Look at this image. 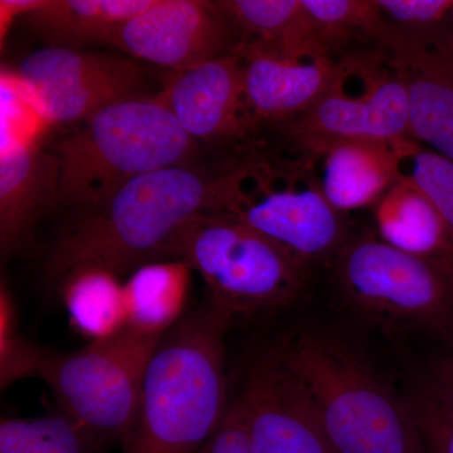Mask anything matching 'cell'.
I'll use <instances>...</instances> for the list:
<instances>
[{
	"label": "cell",
	"instance_id": "12",
	"mask_svg": "<svg viewBox=\"0 0 453 453\" xmlns=\"http://www.w3.org/2000/svg\"><path fill=\"white\" fill-rule=\"evenodd\" d=\"M240 396L253 453H335L311 395L275 348L253 362Z\"/></svg>",
	"mask_w": 453,
	"mask_h": 453
},
{
	"label": "cell",
	"instance_id": "16",
	"mask_svg": "<svg viewBox=\"0 0 453 453\" xmlns=\"http://www.w3.org/2000/svg\"><path fill=\"white\" fill-rule=\"evenodd\" d=\"M339 213L375 205L396 181L393 142L291 136Z\"/></svg>",
	"mask_w": 453,
	"mask_h": 453
},
{
	"label": "cell",
	"instance_id": "5",
	"mask_svg": "<svg viewBox=\"0 0 453 453\" xmlns=\"http://www.w3.org/2000/svg\"><path fill=\"white\" fill-rule=\"evenodd\" d=\"M165 259H183L201 275L207 301L235 319H253L299 299L308 267L228 211L190 220L172 238Z\"/></svg>",
	"mask_w": 453,
	"mask_h": 453
},
{
	"label": "cell",
	"instance_id": "20",
	"mask_svg": "<svg viewBox=\"0 0 453 453\" xmlns=\"http://www.w3.org/2000/svg\"><path fill=\"white\" fill-rule=\"evenodd\" d=\"M193 268L183 259H159L134 270L124 282L127 326L162 336L183 318Z\"/></svg>",
	"mask_w": 453,
	"mask_h": 453
},
{
	"label": "cell",
	"instance_id": "32",
	"mask_svg": "<svg viewBox=\"0 0 453 453\" xmlns=\"http://www.w3.org/2000/svg\"><path fill=\"white\" fill-rule=\"evenodd\" d=\"M198 453H208V452H207V451H205V449H199V452H198Z\"/></svg>",
	"mask_w": 453,
	"mask_h": 453
},
{
	"label": "cell",
	"instance_id": "19",
	"mask_svg": "<svg viewBox=\"0 0 453 453\" xmlns=\"http://www.w3.org/2000/svg\"><path fill=\"white\" fill-rule=\"evenodd\" d=\"M381 241L434 261L453 265V246L445 223L412 184L396 180L374 205Z\"/></svg>",
	"mask_w": 453,
	"mask_h": 453
},
{
	"label": "cell",
	"instance_id": "6",
	"mask_svg": "<svg viewBox=\"0 0 453 453\" xmlns=\"http://www.w3.org/2000/svg\"><path fill=\"white\" fill-rule=\"evenodd\" d=\"M336 283L357 316L389 329L453 338V265L359 238L338 252Z\"/></svg>",
	"mask_w": 453,
	"mask_h": 453
},
{
	"label": "cell",
	"instance_id": "8",
	"mask_svg": "<svg viewBox=\"0 0 453 453\" xmlns=\"http://www.w3.org/2000/svg\"><path fill=\"white\" fill-rule=\"evenodd\" d=\"M228 213L309 266L342 250L345 226L308 160L241 162Z\"/></svg>",
	"mask_w": 453,
	"mask_h": 453
},
{
	"label": "cell",
	"instance_id": "29",
	"mask_svg": "<svg viewBox=\"0 0 453 453\" xmlns=\"http://www.w3.org/2000/svg\"><path fill=\"white\" fill-rule=\"evenodd\" d=\"M47 0H0V44L4 49L12 27L17 20L40 11Z\"/></svg>",
	"mask_w": 453,
	"mask_h": 453
},
{
	"label": "cell",
	"instance_id": "17",
	"mask_svg": "<svg viewBox=\"0 0 453 453\" xmlns=\"http://www.w3.org/2000/svg\"><path fill=\"white\" fill-rule=\"evenodd\" d=\"M59 199V163L38 140L8 142L0 150V247L19 251L38 220Z\"/></svg>",
	"mask_w": 453,
	"mask_h": 453
},
{
	"label": "cell",
	"instance_id": "26",
	"mask_svg": "<svg viewBox=\"0 0 453 453\" xmlns=\"http://www.w3.org/2000/svg\"><path fill=\"white\" fill-rule=\"evenodd\" d=\"M47 351L35 347L19 333L18 311L8 283L0 285V384L5 389L40 371Z\"/></svg>",
	"mask_w": 453,
	"mask_h": 453
},
{
	"label": "cell",
	"instance_id": "1",
	"mask_svg": "<svg viewBox=\"0 0 453 453\" xmlns=\"http://www.w3.org/2000/svg\"><path fill=\"white\" fill-rule=\"evenodd\" d=\"M238 168L240 163L211 166L193 160L134 179L59 235L47 264L50 279L58 283L88 266L121 279L142 265L165 259L170 241L187 223L228 211Z\"/></svg>",
	"mask_w": 453,
	"mask_h": 453
},
{
	"label": "cell",
	"instance_id": "21",
	"mask_svg": "<svg viewBox=\"0 0 453 453\" xmlns=\"http://www.w3.org/2000/svg\"><path fill=\"white\" fill-rule=\"evenodd\" d=\"M58 294L70 323L89 342L104 340L127 326L124 282L104 268H77L62 277Z\"/></svg>",
	"mask_w": 453,
	"mask_h": 453
},
{
	"label": "cell",
	"instance_id": "13",
	"mask_svg": "<svg viewBox=\"0 0 453 453\" xmlns=\"http://www.w3.org/2000/svg\"><path fill=\"white\" fill-rule=\"evenodd\" d=\"M168 76L157 97L198 144L238 142L258 127L244 94L237 53Z\"/></svg>",
	"mask_w": 453,
	"mask_h": 453
},
{
	"label": "cell",
	"instance_id": "9",
	"mask_svg": "<svg viewBox=\"0 0 453 453\" xmlns=\"http://www.w3.org/2000/svg\"><path fill=\"white\" fill-rule=\"evenodd\" d=\"M286 125L290 136L384 142L410 138L403 79L387 53L347 56L318 103Z\"/></svg>",
	"mask_w": 453,
	"mask_h": 453
},
{
	"label": "cell",
	"instance_id": "23",
	"mask_svg": "<svg viewBox=\"0 0 453 453\" xmlns=\"http://www.w3.org/2000/svg\"><path fill=\"white\" fill-rule=\"evenodd\" d=\"M105 443L64 411L0 422V453H105Z\"/></svg>",
	"mask_w": 453,
	"mask_h": 453
},
{
	"label": "cell",
	"instance_id": "7",
	"mask_svg": "<svg viewBox=\"0 0 453 453\" xmlns=\"http://www.w3.org/2000/svg\"><path fill=\"white\" fill-rule=\"evenodd\" d=\"M162 336L127 326L73 353L47 351L38 377L59 410L105 445L122 446L138 417L146 369Z\"/></svg>",
	"mask_w": 453,
	"mask_h": 453
},
{
	"label": "cell",
	"instance_id": "22",
	"mask_svg": "<svg viewBox=\"0 0 453 453\" xmlns=\"http://www.w3.org/2000/svg\"><path fill=\"white\" fill-rule=\"evenodd\" d=\"M217 3L234 26L240 44H259L280 50L310 46L332 49L321 38L303 0H219Z\"/></svg>",
	"mask_w": 453,
	"mask_h": 453
},
{
	"label": "cell",
	"instance_id": "25",
	"mask_svg": "<svg viewBox=\"0 0 453 453\" xmlns=\"http://www.w3.org/2000/svg\"><path fill=\"white\" fill-rule=\"evenodd\" d=\"M325 43L332 49L351 38L383 41L387 28L374 0H303Z\"/></svg>",
	"mask_w": 453,
	"mask_h": 453
},
{
	"label": "cell",
	"instance_id": "2",
	"mask_svg": "<svg viewBox=\"0 0 453 453\" xmlns=\"http://www.w3.org/2000/svg\"><path fill=\"white\" fill-rule=\"evenodd\" d=\"M231 323L207 301L164 334L121 453H198L210 440L228 405L225 336Z\"/></svg>",
	"mask_w": 453,
	"mask_h": 453
},
{
	"label": "cell",
	"instance_id": "15",
	"mask_svg": "<svg viewBox=\"0 0 453 453\" xmlns=\"http://www.w3.org/2000/svg\"><path fill=\"white\" fill-rule=\"evenodd\" d=\"M380 44L407 89L410 138L453 160L451 43L389 35Z\"/></svg>",
	"mask_w": 453,
	"mask_h": 453
},
{
	"label": "cell",
	"instance_id": "14",
	"mask_svg": "<svg viewBox=\"0 0 453 453\" xmlns=\"http://www.w3.org/2000/svg\"><path fill=\"white\" fill-rule=\"evenodd\" d=\"M242 65L244 94L258 124H288L311 109L342 71L345 57L336 59L323 46L280 50L240 44L234 50Z\"/></svg>",
	"mask_w": 453,
	"mask_h": 453
},
{
	"label": "cell",
	"instance_id": "4",
	"mask_svg": "<svg viewBox=\"0 0 453 453\" xmlns=\"http://www.w3.org/2000/svg\"><path fill=\"white\" fill-rule=\"evenodd\" d=\"M55 153L58 203L85 216L104 207L134 179L196 160L198 142L154 95L120 101L95 113L65 136Z\"/></svg>",
	"mask_w": 453,
	"mask_h": 453
},
{
	"label": "cell",
	"instance_id": "24",
	"mask_svg": "<svg viewBox=\"0 0 453 453\" xmlns=\"http://www.w3.org/2000/svg\"><path fill=\"white\" fill-rule=\"evenodd\" d=\"M396 180L412 184L445 223L453 246V160L434 153L412 138L393 142Z\"/></svg>",
	"mask_w": 453,
	"mask_h": 453
},
{
	"label": "cell",
	"instance_id": "11",
	"mask_svg": "<svg viewBox=\"0 0 453 453\" xmlns=\"http://www.w3.org/2000/svg\"><path fill=\"white\" fill-rule=\"evenodd\" d=\"M240 35L217 2L154 0L112 32L107 46L170 73L234 52Z\"/></svg>",
	"mask_w": 453,
	"mask_h": 453
},
{
	"label": "cell",
	"instance_id": "3",
	"mask_svg": "<svg viewBox=\"0 0 453 453\" xmlns=\"http://www.w3.org/2000/svg\"><path fill=\"white\" fill-rule=\"evenodd\" d=\"M275 349L308 389L335 453H426L404 396L347 340L305 329Z\"/></svg>",
	"mask_w": 453,
	"mask_h": 453
},
{
	"label": "cell",
	"instance_id": "28",
	"mask_svg": "<svg viewBox=\"0 0 453 453\" xmlns=\"http://www.w3.org/2000/svg\"><path fill=\"white\" fill-rule=\"evenodd\" d=\"M386 23L387 35L429 38L447 17L453 0H374Z\"/></svg>",
	"mask_w": 453,
	"mask_h": 453
},
{
	"label": "cell",
	"instance_id": "30",
	"mask_svg": "<svg viewBox=\"0 0 453 453\" xmlns=\"http://www.w3.org/2000/svg\"><path fill=\"white\" fill-rule=\"evenodd\" d=\"M427 378L453 413V354L438 360Z\"/></svg>",
	"mask_w": 453,
	"mask_h": 453
},
{
	"label": "cell",
	"instance_id": "10",
	"mask_svg": "<svg viewBox=\"0 0 453 453\" xmlns=\"http://www.w3.org/2000/svg\"><path fill=\"white\" fill-rule=\"evenodd\" d=\"M14 73L52 124H81L113 104L146 96L148 85L133 58L62 47L29 53Z\"/></svg>",
	"mask_w": 453,
	"mask_h": 453
},
{
	"label": "cell",
	"instance_id": "18",
	"mask_svg": "<svg viewBox=\"0 0 453 453\" xmlns=\"http://www.w3.org/2000/svg\"><path fill=\"white\" fill-rule=\"evenodd\" d=\"M154 0H47L22 22L47 47L83 50L105 44L122 23L142 13Z\"/></svg>",
	"mask_w": 453,
	"mask_h": 453
},
{
	"label": "cell",
	"instance_id": "31",
	"mask_svg": "<svg viewBox=\"0 0 453 453\" xmlns=\"http://www.w3.org/2000/svg\"><path fill=\"white\" fill-rule=\"evenodd\" d=\"M451 26H452V29H451V40H449V43H451V46L453 47V9H452V13H451Z\"/></svg>",
	"mask_w": 453,
	"mask_h": 453
},
{
	"label": "cell",
	"instance_id": "27",
	"mask_svg": "<svg viewBox=\"0 0 453 453\" xmlns=\"http://www.w3.org/2000/svg\"><path fill=\"white\" fill-rule=\"evenodd\" d=\"M404 401L426 453H453V413L428 378L414 381Z\"/></svg>",
	"mask_w": 453,
	"mask_h": 453
}]
</instances>
